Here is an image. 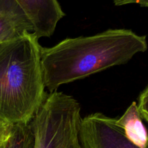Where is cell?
<instances>
[{
	"mask_svg": "<svg viewBox=\"0 0 148 148\" xmlns=\"http://www.w3.org/2000/svg\"><path fill=\"white\" fill-rule=\"evenodd\" d=\"M147 48L146 36L124 28L68 38L51 47H41L45 88L50 92H55L61 85L127 63Z\"/></svg>",
	"mask_w": 148,
	"mask_h": 148,
	"instance_id": "cell-1",
	"label": "cell"
},
{
	"mask_svg": "<svg viewBox=\"0 0 148 148\" xmlns=\"http://www.w3.org/2000/svg\"><path fill=\"white\" fill-rule=\"evenodd\" d=\"M39 38L27 33L0 44V121L27 124L45 101Z\"/></svg>",
	"mask_w": 148,
	"mask_h": 148,
	"instance_id": "cell-2",
	"label": "cell"
},
{
	"mask_svg": "<svg viewBox=\"0 0 148 148\" xmlns=\"http://www.w3.org/2000/svg\"><path fill=\"white\" fill-rule=\"evenodd\" d=\"M81 107L72 96L50 92L30 121L34 148H82L79 140Z\"/></svg>",
	"mask_w": 148,
	"mask_h": 148,
	"instance_id": "cell-3",
	"label": "cell"
},
{
	"mask_svg": "<svg viewBox=\"0 0 148 148\" xmlns=\"http://www.w3.org/2000/svg\"><path fill=\"white\" fill-rule=\"evenodd\" d=\"M79 140L82 148H140L126 137L116 119L99 112L82 118Z\"/></svg>",
	"mask_w": 148,
	"mask_h": 148,
	"instance_id": "cell-4",
	"label": "cell"
},
{
	"mask_svg": "<svg viewBox=\"0 0 148 148\" xmlns=\"http://www.w3.org/2000/svg\"><path fill=\"white\" fill-rule=\"evenodd\" d=\"M30 20L38 38L51 37L65 16L58 0H15Z\"/></svg>",
	"mask_w": 148,
	"mask_h": 148,
	"instance_id": "cell-5",
	"label": "cell"
},
{
	"mask_svg": "<svg viewBox=\"0 0 148 148\" xmlns=\"http://www.w3.org/2000/svg\"><path fill=\"white\" fill-rule=\"evenodd\" d=\"M33 33L30 20L15 0H0V44Z\"/></svg>",
	"mask_w": 148,
	"mask_h": 148,
	"instance_id": "cell-6",
	"label": "cell"
},
{
	"mask_svg": "<svg viewBox=\"0 0 148 148\" xmlns=\"http://www.w3.org/2000/svg\"><path fill=\"white\" fill-rule=\"evenodd\" d=\"M142 119L137 103L134 101L119 119H116V122L132 143L140 148H146L148 133Z\"/></svg>",
	"mask_w": 148,
	"mask_h": 148,
	"instance_id": "cell-7",
	"label": "cell"
},
{
	"mask_svg": "<svg viewBox=\"0 0 148 148\" xmlns=\"http://www.w3.org/2000/svg\"><path fill=\"white\" fill-rule=\"evenodd\" d=\"M34 134L31 124L12 125L10 134L4 142V148H34Z\"/></svg>",
	"mask_w": 148,
	"mask_h": 148,
	"instance_id": "cell-8",
	"label": "cell"
},
{
	"mask_svg": "<svg viewBox=\"0 0 148 148\" xmlns=\"http://www.w3.org/2000/svg\"><path fill=\"white\" fill-rule=\"evenodd\" d=\"M137 107L142 119L148 123V83L139 96Z\"/></svg>",
	"mask_w": 148,
	"mask_h": 148,
	"instance_id": "cell-9",
	"label": "cell"
},
{
	"mask_svg": "<svg viewBox=\"0 0 148 148\" xmlns=\"http://www.w3.org/2000/svg\"><path fill=\"white\" fill-rule=\"evenodd\" d=\"M114 5L117 7L128 5V4H138L142 7L148 8V0H111Z\"/></svg>",
	"mask_w": 148,
	"mask_h": 148,
	"instance_id": "cell-10",
	"label": "cell"
},
{
	"mask_svg": "<svg viewBox=\"0 0 148 148\" xmlns=\"http://www.w3.org/2000/svg\"><path fill=\"white\" fill-rule=\"evenodd\" d=\"M12 125L0 121V146L6 141L11 131Z\"/></svg>",
	"mask_w": 148,
	"mask_h": 148,
	"instance_id": "cell-11",
	"label": "cell"
},
{
	"mask_svg": "<svg viewBox=\"0 0 148 148\" xmlns=\"http://www.w3.org/2000/svg\"><path fill=\"white\" fill-rule=\"evenodd\" d=\"M4 143H3V144H2V145H1V146H0V148H4Z\"/></svg>",
	"mask_w": 148,
	"mask_h": 148,
	"instance_id": "cell-12",
	"label": "cell"
}]
</instances>
